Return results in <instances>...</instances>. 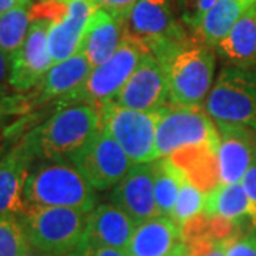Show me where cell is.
<instances>
[{
  "label": "cell",
  "instance_id": "6da1fadb",
  "mask_svg": "<svg viewBox=\"0 0 256 256\" xmlns=\"http://www.w3.org/2000/svg\"><path fill=\"white\" fill-rule=\"evenodd\" d=\"M164 68L170 104L202 107L214 86L215 50L194 36L184 37L151 52Z\"/></svg>",
  "mask_w": 256,
  "mask_h": 256
},
{
  "label": "cell",
  "instance_id": "7a4b0ae2",
  "mask_svg": "<svg viewBox=\"0 0 256 256\" xmlns=\"http://www.w3.org/2000/svg\"><path fill=\"white\" fill-rule=\"evenodd\" d=\"M100 130V111L73 104L54 111L20 138L34 161H70Z\"/></svg>",
  "mask_w": 256,
  "mask_h": 256
},
{
  "label": "cell",
  "instance_id": "3957f363",
  "mask_svg": "<svg viewBox=\"0 0 256 256\" xmlns=\"http://www.w3.org/2000/svg\"><path fill=\"white\" fill-rule=\"evenodd\" d=\"M30 205L74 208L90 214L97 205V194L72 161H34L26 181Z\"/></svg>",
  "mask_w": 256,
  "mask_h": 256
},
{
  "label": "cell",
  "instance_id": "277c9868",
  "mask_svg": "<svg viewBox=\"0 0 256 256\" xmlns=\"http://www.w3.org/2000/svg\"><path fill=\"white\" fill-rule=\"evenodd\" d=\"M18 220L30 246L48 256H68L82 246L88 214L74 208L28 204Z\"/></svg>",
  "mask_w": 256,
  "mask_h": 256
},
{
  "label": "cell",
  "instance_id": "5b68a950",
  "mask_svg": "<svg viewBox=\"0 0 256 256\" xmlns=\"http://www.w3.org/2000/svg\"><path fill=\"white\" fill-rule=\"evenodd\" d=\"M146 53L148 52L138 42L122 34L117 52L106 63L92 68L76 90L56 100L54 111L73 104H88L102 110L112 102Z\"/></svg>",
  "mask_w": 256,
  "mask_h": 256
},
{
  "label": "cell",
  "instance_id": "8992f818",
  "mask_svg": "<svg viewBox=\"0 0 256 256\" xmlns=\"http://www.w3.org/2000/svg\"><path fill=\"white\" fill-rule=\"evenodd\" d=\"M204 108L216 126L256 130V68L224 67Z\"/></svg>",
  "mask_w": 256,
  "mask_h": 256
},
{
  "label": "cell",
  "instance_id": "52a82bcc",
  "mask_svg": "<svg viewBox=\"0 0 256 256\" xmlns=\"http://www.w3.org/2000/svg\"><path fill=\"white\" fill-rule=\"evenodd\" d=\"M220 131L202 107H162L156 127V160L188 146H210L218 150Z\"/></svg>",
  "mask_w": 256,
  "mask_h": 256
},
{
  "label": "cell",
  "instance_id": "ba28073f",
  "mask_svg": "<svg viewBox=\"0 0 256 256\" xmlns=\"http://www.w3.org/2000/svg\"><path fill=\"white\" fill-rule=\"evenodd\" d=\"M162 108L138 111L108 104L100 110V127L118 142L134 164L156 160V127Z\"/></svg>",
  "mask_w": 256,
  "mask_h": 256
},
{
  "label": "cell",
  "instance_id": "9c48e42d",
  "mask_svg": "<svg viewBox=\"0 0 256 256\" xmlns=\"http://www.w3.org/2000/svg\"><path fill=\"white\" fill-rule=\"evenodd\" d=\"M70 161L96 191L112 190L134 165L118 142L101 127Z\"/></svg>",
  "mask_w": 256,
  "mask_h": 256
},
{
  "label": "cell",
  "instance_id": "30bf717a",
  "mask_svg": "<svg viewBox=\"0 0 256 256\" xmlns=\"http://www.w3.org/2000/svg\"><path fill=\"white\" fill-rule=\"evenodd\" d=\"M124 34L138 42L148 53L188 36L176 22L170 0H137L124 20Z\"/></svg>",
  "mask_w": 256,
  "mask_h": 256
},
{
  "label": "cell",
  "instance_id": "8fae6325",
  "mask_svg": "<svg viewBox=\"0 0 256 256\" xmlns=\"http://www.w3.org/2000/svg\"><path fill=\"white\" fill-rule=\"evenodd\" d=\"M111 104L138 111H156L170 104L164 68L156 56L146 53Z\"/></svg>",
  "mask_w": 256,
  "mask_h": 256
},
{
  "label": "cell",
  "instance_id": "7c38bea8",
  "mask_svg": "<svg viewBox=\"0 0 256 256\" xmlns=\"http://www.w3.org/2000/svg\"><path fill=\"white\" fill-rule=\"evenodd\" d=\"M47 20H32L23 46L10 58L9 86L13 92H28L52 68Z\"/></svg>",
  "mask_w": 256,
  "mask_h": 256
},
{
  "label": "cell",
  "instance_id": "4fadbf2b",
  "mask_svg": "<svg viewBox=\"0 0 256 256\" xmlns=\"http://www.w3.org/2000/svg\"><path fill=\"white\" fill-rule=\"evenodd\" d=\"M112 205L124 210L136 224L161 216L156 202L152 162L134 164L110 194Z\"/></svg>",
  "mask_w": 256,
  "mask_h": 256
},
{
  "label": "cell",
  "instance_id": "5bb4252c",
  "mask_svg": "<svg viewBox=\"0 0 256 256\" xmlns=\"http://www.w3.org/2000/svg\"><path fill=\"white\" fill-rule=\"evenodd\" d=\"M92 70V66L82 52L62 63L52 66V68L30 92H23L28 114H34L47 104L54 102L60 97L76 90Z\"/></svg>",
  "mask_w": 256,
  "mask_h": 256
},
{
  "label": "cell",
  "instance_id": "9a60e30c",
  "mask_svg": "<svg viewBox=\"0 0 256 256\" xmlns=\"http://www.w3.org/2000/svg\"><path fill=\"white\" fill-rule=\"evenodd\" d=\"M34 162L33 156L18 140L0 161V215L20 216L26 208V181Z\"/></svg>",
  "mask_w": 256,
  "mask_h": 256
},
{
  "label": "cell",
  "instance_id": "2e32d148",
  "mask_svg": "<svg viewBox=\"0 0 256 256\" xmlns=\"http://www.w3.org/2000/svg\"><path fill=\"white\" fill-rule=\"evenodd\" d=\"M136 226L137 224L124 210L102 204L88 214L82 246L112 248L127 254Z\"/></svg>",
  "mask_w": 256,
  "mask_h": 256
},
{
  "label": "cell",
  "instance_id": "e0dca14e",
  "mask_svg": "<svg viewBox=\"0 0 256 256\" xmlns=\"http://www.w3.org/2000/svg\"><path fill=\"white\" fill-rule=\"evenodd\" d=\"M220 144L216 150L220 166V185L242 181L252 162L256 150V136L252 130L236 126H216Z\"/></svg>",
  "mask_w": 256,
  "mask_h": 256
},
{
  "label": "cell",
  "instance_id": "ac0fdd59",
  "mask_svg": "<svg viewBox=\"0 0 256 256\" xmlns=\"http://www.w3.org/2000/svg\"><path fill=\"white\" fill-rule=\"evenodd\" d=\"M66 16L50 24L48 50L53 66L78 53L82 36L97 8L92 0H68Z\"/></svg>",
  "mask_w": 256,
  "mask_h": 256
},
{
  "label": "cell",
  "instance_id": "d6986e66",
  "mask_svg": "<svg viewBox=\"0 0 256 256\" xmlns=\"http://www.w3.org/2000/svg\"><path fill=\"white\" fill-rule=\"evenodd\" d=\"M184 248L181 228L168 216H156L136 226L128 256H172Z\"/></svg>",
  "mask_w": 256,
  "mask_h": 256
},
{
  "label": "cell",
  "instance_id": "ffe728a7",
  "mask_svg": "<svg viewBox=\"0 0 256 256\" xmlns=\"http://www.w3.org/2000/svg\"><path fill=\"white\" fill-rule=\"evenodd\" d=\"M122 34L124 22L97 9L86 28L78 52L86 56L92 68H96L117 52Z\"/></svg>",
  "mask_w": 256,
  "mask_h": 256
},
{
  "label": "cell",
  "instance_id": "44dd1931",
  "mask_svg": "<svg viewBox=\"0 0 256 256\" xmlns=\"http://www.w3.org/2000/svg\"><path fill=\"white\" fill-rule=\"evenodd\" d=\"M215 54L226 67L256 68V2L242 13L228 36L215 47Z\"/></svg>",
  "mask_w": 256,
  "mask_h": 256
},
{
  "label": "cell",
  "instance_id": "7402d4cb",
  "mask_svg": "<svg viewBox=\"0 0 256 256\" xmlns=\"http://www.w3.org/2000/svg\"><path fill=\"white\" fill-rule=\"evenodd\" d=\"M168 158L182 171L190 182L206 195L220 184L216 148L214 146H188L175 151Z\"/></svg>",
  "mask_w": 256,
  "mask_h": 256
},
{
  "label": "cell",
  "instance_id": "603a6c76",
  "mask_svg": "<svg viewBox=\"0 0 256 256\" xmlns=\"http://www.w3.org/2000/svg\"><path fill=\"white\" fill-rule=\"evenodd\" d=\"M205 214L210 216H222L238 225L249 222L256 228V208L250 202L242 182L218 185L206 195Z\"/></svg>",
  "mask_w": 256,
  "mask_h": 256
},
{
  "label": "cell",
  "instance_id": "cb8c5ba5",
  "mask_svg": "<svg viewBox=\"0 0 256 256\" xmlns=\"http://www.w3.org/2000/svg\"><path fill=\"white\" fill-rule=\"evenodd\" d=\"M250 4L245 0H216L194 32V37L215 50Z\"/></svg>",
  "mask_w": 256,
  "mask_h": 256
},
{
  "label": "cell",
  "instance_id": "d4e9b609",
  "mask_svg": "<svg viewBox=\"0 0 256 256\" xmlns=\"http://www.w3.org/2000/svg\"><path fill=\"white\" fill-rule=\"evenodd\" d=\"M152 172L156 208L161 216L170 218L185 175L168 156L152 161Z\"/></svg>",
  "mask_w": 256,
  "mask_h": 256
},
{
  "label": "cell",
  "instance_id": "484cf974",
  "mask_svg": "<svg viewBox=\"0 0 256 256\" xmlns=\"http://www.w3.org/2000/svg\"><path fill=\"white\" fill-rule=\"evenodd\" d=\"M33 3L18 4L0 16V48L12 58L23 46L30 28V10Z\"/></svg>",
  "mask_w": 256,
  "mask_h": 256
},
{
  "label": "cell",
  "instance_id": "4316f807",
  "mask_svg": "<svg viewBox=\"0 0 256 256\" xmlns=\"http://www.w3.org/2000/svg\"><path fill=\"white\" fill-rule=\"evenodd\" d=\"M205 204L206 194H204L200 188H196L185 178L170 218L181 228L186 220L195 218L205 210Z\"/></svg>",
  "mask_w": 256,
  "mask_h": 256
},
{
  "label": "cell",
  "instance_id": "83f0119b",
  "mask_svg": "<svg viewBox=\"0 0 256 256\" xmlns=\"http://www.w3.org/2000/svg\"><path fill=\"white\" fill-rule=\"evenodd\" d=\"M28 246L18 216L0 215V256H20Z\"/></svg>",
  "mask_w": 256,
  "mask_h": 256
},
{
  "label": "cell",
  "instance_id": "f1b7e54d",
  "mask_svg": "<svg viewBox=\"0 0 256 256\" xmlns=\"http://www.w3.org/2000/svg\"><path fill=\"white\" fill-rule=\"evenodd\" d=\"M28 114L23 92H13L12 88L0 90V136H3L13 122Z\"/></svg>",
  "mask_w": 256,
  "mask_h": 256
},
{
  "label": "cell",
  "instance_id": "f546056e",
  "mask_svg": "<svg viewBox=\"0 0 256 256\" xmlns=\"http://www.w3.org/2000/svg\"><path fill=\"white\" fill-rule=\"evenodd\" d=\"M181 20L195 32L201 24L204 16L216 3V0H176Z\"/></svg>",
  "mask_w": 256,
  "mask_h": 256
},
{
  "label": "cell",
  "instance_id": "4dcf8cb0",
  "mask_svg": "<svg viewBox=\"0 0 256 256\" xmlns=\"http://www.w3.org/2000/svg\"><path fill=\"white\" fill-rule=\"evenodd\" d=\"M226 256H256V229L239 234L228 240Z\"/></svg>",
  "mask_w": 256,
  "mask_h": 256
},
{
  "label": "cell",
  "instance_id": "1f68e13d",
  "mask_svg": "<svg viewBox=\"0 0 256 256\" xmlns=\"http://www.w3.org/2000/svg\"><path fill=\"white\" fill-rule=\"evenodd\" d=\"M92 2L98 10H104L122 22L127 18L131 9L137 3V0H92Z\"/></svg>",
  "mask_w": 256,
  "mask_h": 256
},
{
  "label": "cell",
  "instance_id": "d6a6232c",
  "mask_svg": "<svg viewBox=\"0 0 256 256\" xmlns=\"http://www.w3.org/2000/svg\"><path fill=\"white\" fill-rule=\"evenodd\" d=\"M242 185L246 191V195L249 196L250 202L254 204V206L256 208V150L255 154H254V158H252V162L248 168L246 174L244 175L242 178Z\"/></svg>",
  "mask_w": 256,
  "mask_h": 256
},
{
  "label": "cell",
  "instance_id": "836d02e7",
  "mask_svg": "<svg viewBox=\"0 0 256 256\" xmlns=\"http://www.w3.org/2000/svg\"><path fill=\"white\" fill-rule=\"evenodd\" d=\"M77 254L80 256H128L126 252L102 246H82Z\"/></svg>",
  "mask_w": 256,
  "mask_h": 256
},
{
  "label": "cell",
  "instance_id": "e575fe53",
  "mask_svg": "<svg viewBox=\"0 0 256 256\" xmlns=\"http://www.w3.org/2000/svg\"><path fill=\"white\" fill-rule=\"evenodd\" d=\"M9 74H10V58L6 56V53L0 48V90L10 88Z\"/></svg>",
  "mask_w": 256,
  "mask_h": 256
},
{
  "label": "cell",
  "instance_id": "d590c367",
  "mask_svg": "<svg viewBox=\"0 0 256 256\" xmlns=\"http://www.w3.org/2000/svg\"><path fill=\"white\" fill-rule=\"evenodd\" d=\"M18 141V140H14V138L6 136V132L3 136H0V161L4 158V156L9 152L10 150H12V146H14Z\"/></svg>",
  "mask_w": 256,
  "mask_h": 256
},
{
  "label": "cell",
  "instance_id": "8d00e7d4",
  "mask_svg": "<svg viewBox=\"0 0 256 256\" xmlns=\"http://www.w3.org/2000/svg\"><path fill=\"white\" fill-rule=\"evenodd\" d=\"M28 3H33V2L32 0H0V16H3L4 13H8L9 10L18 4H28Z\"/></svg>",
  "mask_w": 256,
  "mask_h": 256
},
{
  "label": "cell",
  "instance_id": "74e56055",
  "mask_svg": "<svg viewBox=\"0 0 256 256\" xmlns=\"http://www.w3.org/2000/svg\"><path fill=\"white\" fill-rule=\"evenodd\" d=\"M230 240V239H229ZM226 246H228V240H220L215 242L214 246L202 256H226Z\"/></svg>",
  "mask_w": 256,
  "mask_h": 256
},
{
  "label": "cell",
  "instance_id": "f35d334b",
  "mask_svg": "<svg viewBox=\"0 0 256 256\" xmlns=\"http://www.w3.org/2000/svg\"><path fill=\"white\" fill-rule=\"evenodd\" d=\"M20 256H48L46 255V254H42V252H38L37 249H34V248H32V246H28L23 254Z\"/></svg>",
  "mask_w": 256,
  "mask_h": 256
},
{
  "label": "cell",
  "instance_id": "ab89813d",
  "mask_svg": "<svg viewBox=\"0 0 256 256\" xmlns=\"http://www.w3.org/2000/svg\"><path fill=\"white\" fill-rule=\"evenodd\" d=\"M172 256H188L186 255V250H185V245H184V248L181 249V250H178L176 254H174Z\"/></svg>",
  "mask_w": 256,
  "mask_h": 256
},
{
  "label": "cell",
  "instance_id": "60d3db41",
  "mask_svg": "<svg viewBox=\"0 0 256 256\" xmlns=\"http://www.w3.org/2000/svg\"><path fill=\"white\" fill-rule=\"evenodd\" d=\"M245 2H248V3H254V2H256V0H245Z\"/></svg>",
  "mask_w": 256,
  "mask_h": 256
},
{
  "label": "cell",
  "instance_id": "b9f144b4",
  "mask_svg": "<svg viewBox=\"0 0 256 256\" xmlns=\"http://www.w3.org/2000/svg\"><path fill=\"white\" fill-rule=\"evenodd\" d=\"M68 256H80V255H78V254L76 252V254H72V255H68Z\"/></svg>",
  "mask_w": 256,
  "mask_h": 256
},
{
  "label": "cell",
  "instance_id": "7bdbcfd3",
  "mask_svg": "<svg viewBox=\"0 0 256 256\" xmlns=\"http://www.w3.org/2000/svg\"><path fill=\"white\" fill-rule=\"evenodd\" d=\"M38 2H42V0H38Z\"/></svg>",
  "mask_w": 256,
  "mask_h": 256
}]
</instances>
